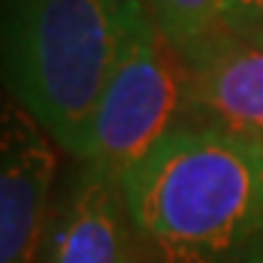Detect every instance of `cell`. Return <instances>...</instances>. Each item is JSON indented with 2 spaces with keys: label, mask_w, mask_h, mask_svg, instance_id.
I'll return each instance as SVG.
<instances>
[{
  "label": "cell",
  "mask_w": 263,
  "mask_h": 263,
  "mask_svg": "<svg viewBox=\"0 0 263 263\" xmlns=\"http://www.w3.org/2000/svg\"><path fill=\"white\" fill-rule=\"evenodd\" d=\"M141 263H263V141L179 120L123 173Z\"/></svg>",
  "instance_id": "obj_1"
},
{
  "label": "cell",
  "mask_w": 263,
  "mask_h": 263,
  "mask_svg": "<svg viewBox=\"0 0 263 263\" xmlns=\"http://www.w3.org/2000/svg\"><path fill=\"white\" fill-rule=\"evenodd\" d=\"M132 0H3V73L15 103L76 161L114 62Z\"/></svg>",
  "instance_id": "obj_2"
},
{
  "label": "cell",
  "mask_w": 263,
  "mask_h": 263,
  "mask_svg": "<svg viewBox=\"0 0 263 263\" xmlns=\"http://www.w3.org/2000/svg\"><path fill=\"white\" fill-rule=\"evenodd\" d=\"M184 111V65L143 0L129 3L120 56L97 105L82 161L129 173Z\"/></svg>",
  "instance_id": "obj_3"
},
{
  "label": "cell",
  "mask_w": 263,
  "mask_h": 263,
  "mask_svg": "<svg viewBox=\"0 0 263 263\" xmlns=\"http://www.w3.org/2000/svg\"><path fill=\"white\" fill-rule=\"evenodd\" d=\"M179 56L184 65L181 120L214 123L263 141V29L222 24Z\"/></svg>",
  "instance_id": "obj_4"
},
{
  "label": "cell",
  "mask_w": 263,
  "mask_h": 263,
  "mask_svg": "<svg viewBox=\"0 0 263 263\" xmlns=\"http://www.w3.org/2000/svg\"><path fill=\"white\" fill-rule=\"evenodd\" d=\"M44 263H141L120 176L79 161L44 237Z\"/></svg>",
  "instance_id": "obj_5"
},
{
  "label": "cell",
  "mask_w": 263,
  "mask_h": 263,
  "mask_svg": "<svg viewBox=\"0 0 263 263\" xmlns=\"http://www.w3.org/2000/svg\"><path fill=\"white\" fill-rule=\"evenodd\" d=\"M53 143L18 103L6 108L0 141V263H32L59 164Z\"/></svg>",
  "instance_id": "obj_6"
},
{
  "label": "cell",
  "mask_w": 263,
  "mask_h": 263,
  "mask_svg": "<svg viewBox=\"0 0 263 263\" xmlns=\"http://www.w3.org/2000/svg\"><path fill=\"white\" fill-rule=\"evenodd\" d=\"M222 3L226 0H143L152 21L179 53L196 47L222 27Z\"/></svg>",
  "instance_id": "obj_7"
},
{
  "label": "cell",
  "mask_w": 263,
  "mask_h": 263,
  "mask_svg": "<svg viewBox=\"0 0 263 263\" xmlns=\"http://www.w3.org/2000/svg\"><path fill=\"white\" fill-rule=\"evenodd\" d=\"M222 24L234 29H263V0H226Z\"/></svg>",
  "instance_id": "obj_8"
}]
</instances>
